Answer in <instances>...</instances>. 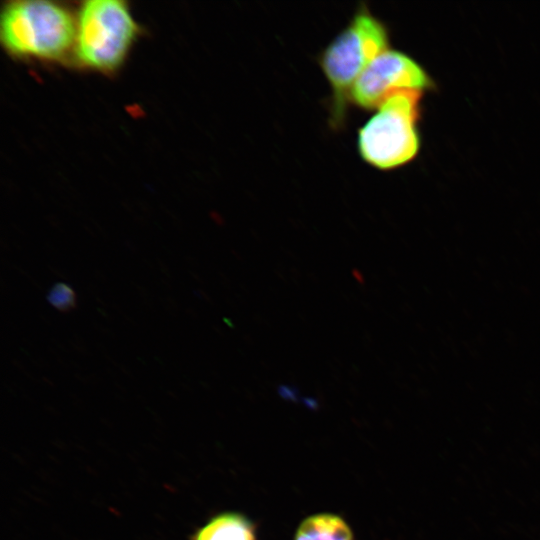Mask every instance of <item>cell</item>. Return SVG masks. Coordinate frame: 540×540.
Returning <instances> with one entry per match:
<instances>
[{
	"mask_svg": "<svg viewBox=\"0 0 540 540\" xmlns=\"http://www.w3.org/2000/svg\"><path fill=\"white\" fill-rule=\"evenodd\" d=\"M389 45L387 24L362 2L346 25L320 51L317 63L330 88L329 124L333 129L345 126L355 82Z\"/></svg>",
	"mask_w": 540,
	"mask_h": 540,
	"instance_id": "2",
	"label": "cell"
},
{
	"mask_svg": "<svg viewBox=\"0 0 540 540\" xmlns=\"http://www.w3.org/2000/svg\"><path fill=\"white\" fill-rule=\"evenodd\" d=\"M423 94L397 90L381 102L357 130L356 146L363 162L379 171H392L417 157Z\"/></svg>",
	"mask_w": 540,
	"mask_h": 540,
	"instance_id": "4",
	"label": "cell"
},
{
	"mask_svg": "<svg viewBox=\"0 0 540 540\" xmlns=\"http://www.w3.org/2000/svg\"><path fill=\"white\" fill-rule=\"evenodd\" d=\"M435 88L424 67L403 51L388 48L378 54L355 82L349 102L359 109L374 111L397 90L426 92Z\"/></svg>",
	"mask_w": 540,
	"mask_h": 540,
	"instance_id": "5",
	"label": "cell"
},
{
	"mask_svg": "<svg viewBox=\"0 0 540 540\" xmlns=\"http://www.w3.org/2000/svg\"><path fill=\"white\" fill-rule=\"evenodd\" d=\"M188 540H258V525L242 512L221 511L197 527Z\"/></svg>",
	"mask_w": 540,
	"mask_h": 540,
	"instance_id": "6",
	"label": "cell"
},
{
	"mask_svg": "<svg viewBox=\"0 0 540 540\" xmlns=\"http://www.w3.org/2000/svg\"><path fill=\"white\" fill-rule=\"evenodd\" d=\"M293 540H355V535L340 514L320 512L305 517L298 524Z\"/></svg>",
	"mask_w": 540,
	"mask_h": 540,
	"instance_id": "7",
	"label": "cell"
},
{
	"mask_svg": "<svg viewBox=\"0 0 540 540\" xmlns=\"http://www.w3.org/2000/svg\"><path fill=\"white\" fill-rule=\"evenodd\" d=\"M141 31L126 1H83L76 8L72 65L104 75L117 73L126 63Z\"/></svg>",
	"mask_w": 540,
	"mask_h": 540,
	"instance_id": "3",
	"label": "cell"
},
{
	"mask_svg": "<svg viewBox=\"0 0 540 540\" xmlns=\"http://www.w3.org/2000/svg\"><path fill=\"white\" fill-rule=\"evenodd\" d=\"M76 8L47 0H12L0 13V42L22 61L72 64Z\"/></svg>",
	"mask_w": 540,
	"mask_h": 540,
	"instance_id": "1",
	"label": "cell"
},
{
	"mask_svg": "<svg viewBox=\"0 0 540 540\" xmlns=\"http://www.w3.org/2000/svg\"><path fill=\"white\" fill-rule=\"evenodd\" d=\"M48 302L59 312L68 313L77 307V295L67 283L57 282L47 294Z\"/></svg>",
	"mask_w": 540,
	"mask_h": 540,
	"instance_id": "8",
	"label": "cell"
}]
</instances>
